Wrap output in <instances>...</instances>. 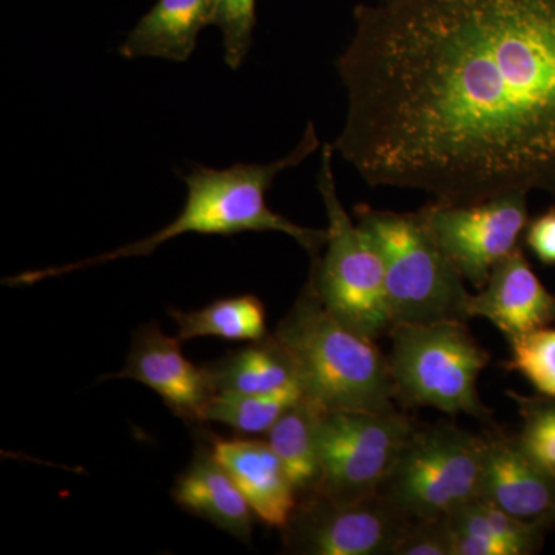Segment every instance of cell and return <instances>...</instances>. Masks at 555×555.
I'll use <instances>...</instances> for the list:
<instances>
[{
  "mask_svg": "<svg viewBox=\"0 0 555 555\" xmlns=\"http://www.w3.org/2000/svg\"><path fill=\"white\" fill-rule=\"evenodd\" d=\"M334 150L372 188L555 196V0L358 5Z\"/></svg>",
  "mask_w": 555,
  "mask_h": 555,
  "instance_id": "cell-1",
  "label": "cell"
},
{
  "mask_svg": "<svg viewBox=\"0 0 555 555\" xmlns=\"http://www.w3.org/2000/svg\"><path fill=\"white\" fill-rule=\"evenodd\" d=\"M320 145L315 126L306 127L297 147L283 159L269 164H235L229 169H208L196 166L185 175L188 199L181 214L169 225L137 243L98 255V257L22 272L3 280L10 287L33 286L50 278H60L124 258L149 257L163 244L185 233L232 236L244 232H280L297 241L310 258L320 257L326 247L327 229H309L295 224L268 206L266 195L278 175L297 167Z\"/></svg>",
  "mask_w": 555,
  "mask_h": 555,
  "instance_id": "cell-2",
  "label": "cell"
},
{
  "mask_svg": "<svg viewBox=\"0 0 555 555\" xmlns=\"http://www.w3.org/2000/svg\"><path fill=\"white\" fill-rule=\"evenodd\" d=\"M273 335L297 369L302 396L324 411H396L389 357L327 310L309 280Z\"/></svg>",
  "mask_w": 555,
  "mask_h": 555,
  "instance_id": "cell-3",
  "label": "cell"
},
{
  "mask_svg": "<svg viewBox=\"0 0 555 555\" xmlns=\"http://www.w3.org/2000/svg\"><path fill=\"white\" fill-rule=\"evenodd\" d=\"M353 214L382 255L392 327L470 320L465 280L438 246L422 208L398 214L358 204Z\"/></svg>",
  "mask_w": 555,
  "mask_h": 555,
  "instance_id": "cell-4",
  "label": "cell"
},
{
  "mask_svg": "<svg viewBox=\"0 0 555 555\" xmlns=\"http://www.w3.org/2000/svg\"><path fill=\"white\" fill-rule=\"evenodd\" d=\"M389 337L392 352L387 357L401 406L465 414L495 426L477 389L491 356L470 334L467 321L400 324L390 328Z\"/></svg>",
  "mask_w": 555,
  "mask_h": 555,
  "instance_id": "cell-5",
  "label": "cell"
},
{
  "mask_svg": "<svg viewBox=\"0 0 555 555\" xmlns=\"http://www.w3.org/2000/svg\"><path fill=\"white\" fill-rule=\"evenodd\" d=\"M334 145L321 149L317 188L327 214L323 257L312 259L309 281L321 302L353 331L377 339L392 328L386 297L385 264L371 236L353 224L338 198Z\"/></svg>",
  "mask_w": 555,
  "mask_h": 555,
  "instance_id": "cell-6",
  "label": "cell"
},
{
  "mask_svg": "<svg viewBox=\"0 0 555 555\" xmlns=\"http://www.w3.org/2000/svg\"><path fill=\"white\" fill-rule=\"evenodd\" d=\"M486 434L451 422L418 423L378 494L409 518L449 516L480 495Z\"/></svg>",
  "mask_w": 555,
  "mask_h": 555,
  "instance_id": "cell-7",
  "label": "cell"
},
{
  "mask_svg": "<svg viewBox=\"0 0 555 555\" xmlns=\"http://www.w3.org/2000/svg\"><path fill=\"white\" fill-rule=\"evenodd\" d=\"M418 420L400 411H328L321 416V478L315 494L358 500L377 494Z\"/></svg>",
  "mask_w": 555,
  "mask_h": 555,
  "instance_id": "cell-8",
  "label": "cell"
},
{
  "mask_svg": "<svg viewBox=\"0 0 555 555\" xmlns=\"http://www.w3.org/2000/svg\"><path fill=\"white\" fill-rule=\"evenodd\" d=\"M422 210L438 246L477 291L485 287L502 259L521 247L529 224L526 192L467 204L436 199Z\"/></svg>",
  "mask_w": 555,
  "mask_h": 555,
  "instance_id": "cell-9",
  "label": "cell"
},
{
  "mask_svg": "<svg viewBox=\"0 0 555 555\" xmlns=\"http://www.w3.org/2000/svg\"><path fill=\"white\" fill-rule=\"evenodd\" d=\"M409 521L378 492L358 500L312 494L299 499L281 534L287 554L393 555Z\"/></svg>",
  "mask_w": 555,
  "mask_h": 555,
  "instance_id": "cell-10",
  "label": "cell"
},
{
  "mask_svg": "<svg viewBox=\"0 0 555 555\" xmlns=\"http://www.w3.org/2000/svg\"><path fill=\"white\" fill-rule=\"evenodd\" d=\"M112 378L134 379L150 387L189 425L204 423L208 404L217 396L207 366L189 361L181 341L167 337L156 323L134 332L126 366Z\"/></svg>",
  "mask_w": 555,
  "mask_h": 555,
  "instance_id": "cell-11",
  "label": "cell"
},
{
  "mask_svg": "<svg viewBox=\"0 0 555 555\" xmlns=\"http://www.w3.org/2000/svg\"><path fill=\"white\" fill-rule=\"evenodd\" d=\"M480 499L528 524L555 525V477L537 463L517 434L486 430Z\"/></svg>",
  "mask_w": 555,
  "mask_h": 555,
  "instance_id": "cell-12",
  "label": "cell"
},
{
  "mask_svg": "<svg viewBox=\"0 0 555 555\" xmlns=\"http://www.w3.org/2000/svg\"><path fill=\"white\" fill-rule=\"evenodd\" d=\"M469 317L491 321L509 343L555 323V295L518 247L495 266L485 287L470 295Z\"/></svg>",
  "mask_w": 555,
  "mask_h": 555,
  "instance_id": "cell-13",
  "label": "cell"
},
{
  "mask_svg": "<svg viewBox=\"0 0 555 555\" xmlns=\"http://www.w3.org/2000/svg\"><path fill=\"white\" fill-rule=\"evenodd\" d=\"M208 441L215 459L246 496L255 516L269 528L283 531L297 509L299 496L268 440L210 437Z\"/></svg>",
  "mask_w": 555,
  "mask_h": 555,
  "instance_id": "cell-14",
  "label": "cell"
},
{
  "mask_svg": "<svg viewBox=\"0 0 555 555\" xmlns=\"http://www.w3.org/2000/svg\"><path fill=\"white\" fill-rule=\"evenodd\" d=\"M175 503L243 543H250L254 511L233 478L215 459L210 444L196 447L190 465L171 489Z\"/></svg>",
  "mask_w": 555,
  "mask_h": 555,
  "instance_id": "cell-15",
  "label": "cell"
},
{
  "mask_svg": "<svg viewBox=\"0 0 555 555\" xmlns=\"http://www.w3.org/2000/svg\"><path fill=\"white\" fill-rule=\"evenodd\" d=\"M215 5L217 0H158L124 40L120 56L189 61L199 33L214 24Z\"/></svg>",
  "mask_w": 555,
  "mask_h": 555,
  "instance_id": "cell-16",
  "label": "cell"
},
{
  "mask_svg": "<svg viewBox=\"0 0 555 555\" xmlns=\"http://www.w3.org/2000/svg\"><path fill=\"white\" fill-rule=\"evenodd\" d=\"M455 555H532L540 553L550 528L528 524L480 496L451 514Z\"/></svg>",
  "mask_w": 555,
  "mask_h": 555,
  "instance_id": "cell-17",
  "label": "cell"
},
{
  "mask_svg": "<svg viewBox=\"0 0 555 555\" xmlns=\"http://www.w3.org/2000/svg\"><path fill=\"white\" fill-rule=\"evenodd\" d=\"M207 369L217 393H269L299 386L297 369L273 334L232 350Z\"/></svg>",
  "mask_w": 555,
  "mask_h": 555,
  "instance_id": "cell-18",
  "label": "cell"
},
{
  "mask_svg": "<svg viewBox=\"0 0 555 555\" xmlns=\"http://www.w3.org/2000/svg\"><path fill=\"white\" fill-rule=\"evenodd\" d=\"M324 412L302 396L268 433V443L286 467L299 499L315 494L320 485V423Z\"/></svg>",
  "mask_w": 555,
  "mask_h": 555,
  "instance_id": "cell-19",
  "label": "cell"
},
{
  "mask_svg": "<svg viewBox=\"0 0 555 555\" xmlns=\"http://www.w3.org/2000/svg\"><path fill=\"white\" fill-rule=\"evenodd\" d=\"M170 315L181 343L203 337L254 343L270 335L264 305L255 295L218 299L192 312L170 310Z\"/></svg>",
  "mask_w": 555,
  "mask_h": 555,
  "instance_id": "cell-20",
  "label": "cell"
},
{
  "mask_svg": "<svg viewBox=\"0 0 555 555\" xmlns=\"http://www.w3.org/2000/svg\"><path fill=\"white\" fill-rule=\"evenodd\" d=\"M301 398L299 386L269 393H217L208 404L204 423H221L247 436L269 433L280 416Z\"/></svg>",
  "mask_w": 555,
  "mask_h": 555,
  "instance_id": "cell-21",
  "label": "cell"
},
{
  "mask_svg": "<svg viewBox=\"0 0 555 555\" xmlns=\"http://www.w3.org/2000/svg\"><path fill=\"white\" fill-rule=\"evenodd\" d=\"M507 397L517 404L521 427L518 441L537 463L555 477V398L521 396L507 390Z\"/></svg>",
  "mask_w": 555,
  "mask_h": 555,
  "instance_id": "cell-22",
  "label": "cell"
},
{
  "mask_svg": "<svg viewBox=\"0 0 555 555\" xmlns=\"http://www.w3.org/2000/svg\"><path fill=\"white\" fill-rule=\"evenodd\" d=\"M503 366L528 379L540 396L555 398V328L543 327L509 341Z\"/></svg>",
  "mask_w": 555,
  "mask_h": 555,
  "instance_id": "cell-23",
  "label": "cell"
},
{
  "mask_svg": "<svg viewBox=\"0 0 555 555\" xmlns=\"http://www.w3.org/2000/svg\"><path fill=\"white\" fill-rule=\"evenodd\" d=\"M222 33L224 61L238 69L246 61L257 25V0H217L214 24Z\"/></svg>",
  "mask_w": 555,
  "mask_h": 555,
  "instance_id": "cell-24",
  "label": "cell"
},
{
  "mask_svg": "<svg viewBox=\"0 0 555 555\" xmlns=\"http://www.w3.org/2000/svg\"><path fill=\"white\" fill-rule=\"evenodd\" d=\"M393 555H455L451 517L411 518Z\"/></svg>",
  "mask_w": 555,
  "mask_h": 555,
  "instance_id": "cell-25",
  "label": "cell"
},
{
  "mask_svg": "<svg viewBox=\"0 0 555 555\" xmlns=\"http://www.w3.org/2000/svg\"><path fill=\"white\" fill-rule=\"evenodd\" d=\"M524 240L542 264L555 266V207L529 221Z\"/></svg>",
  "mask_w": 555,
  "mask_h": 555,
  "instance_id": "cell-26",
  "label": "cell"
}]
</instances>
